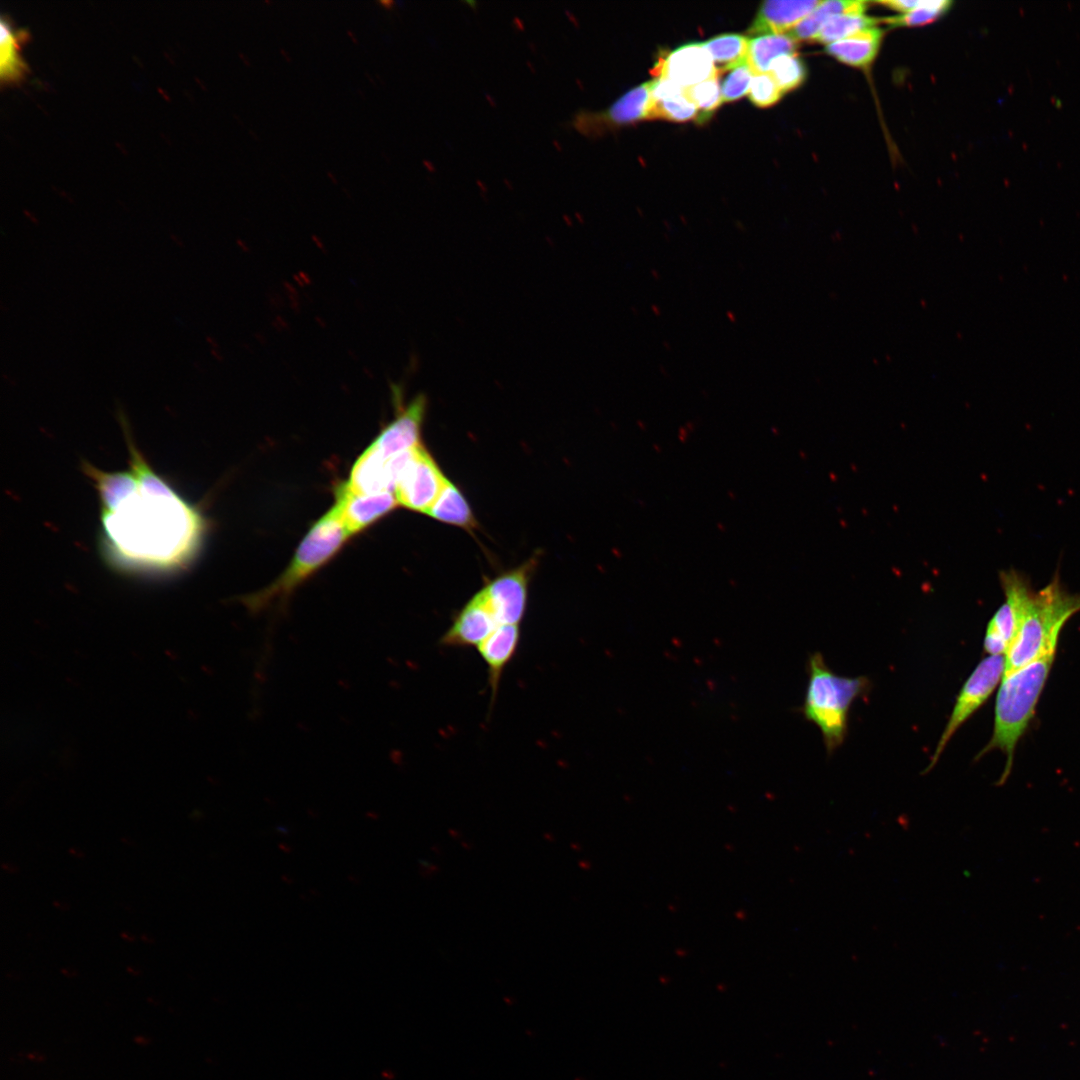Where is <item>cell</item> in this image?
<instances>
[{
	"mask_svg": "<svg viewBox=\"0 0 1080 1080\" xmlns=\"http://www.w3.org/2000/svg\"><path fill=\"white\" fill-rule=\"evenodd\" d=\"M652 108L650 81L629 90L604 111H578L569 125L585 136H598L614 127L650 119Z\"/></svg>",
	"mask_w": 1080,
	"mask_h": 1080,
	"instance_id": "30bf717a",
	"label": "cell"
},
{
	"mask_svg": "<svg viewBox=\"0 0 1080 1080\" xmlns=\"http://www.w3.org/2000/svg\"><path fill=\"white\" fill-rule=\"evenodd\" d=\"M1080 611V593L1064 588L1059 576L1041 590L1026 594L1016 636L1005 654L1004 675L1057 649L1059 635L1066 622Z\"/></svg>",
	"mask_w": 1080,
	"mask_h": 1080,
	"instance_id": "3957f363",
	"label": "cell"
},
{
	"mask_svg": "<svg viewBox=\"0 0 1080 1080\" xmlns=\"http://www.w3.org/2000/svg\"><path fill=\"white\" fill-rule=\"evenodd\" d=\"M685 95L697 106L698 120L701 122L710 118L712 112L723 103L718 76L685 89Z\"/></svg>",
	"mask_w": 1080,
	"mask_h": 1080,
	"instance_id": "484cf974",
	"label": "cell"
},
{
	"mask_svg": "<svg viewBox=\"0 0 1080 1080\" xmlns=\"http://www.w3.org/2000/svg\"><path fill=\"white\" fill-rule=\"evenodd\" d=\"M950 6L951 2L946 0H923V3L919 7L899 16L886 19V21L894 26L924 25L936 20L948 10Z\"/></svg>",
	"mask_w": 1080,
	"mask_h": 1080,
	"instance_id": "83f0119b",
	"label": "cell"
},
{
	"mask_svg": "<svg viewBox=\"0 0 1080 1080\" xmlns=\"http://www.w3.org/2000/svg\"><path fill=\"white\" fill-rule=\"evenodd\" d=\"M448 479L430 454L420 444L396 478L394 492L397 502L417 512L428 513Z\"/></svg>",
	"mask_w": 1080,
	"mask_h": 1080,
	"instance_id": "52a82bcc",
	"label": "cell"
},
{
	"mask_svg": "<svg viewBox=\"0 0 1080 1080\" xmlns=\"http://www.w3.org/2000/svg\"><path fill=\"white\" fill-rule=\"evenodd\" d=\"M768 74L784 94L802 84L806 78V68L796 54H786L772 61Z\"/></svg>",
	"mask_w": 1080,
	"mask_h": 1080,
	"instance_id": "d4e9b609",
	"label": "cell"
},
{
	"mask_svg": "<svg viewBox=\"0 0 1080 1080\" xmlns=\"http://www.w3.org/2000/svg\"><path fill=\"white\" fill-rule=\"evenodd\" d=\"M1056 651L1057 649L1049 650L1036 660L1002 677L995 700L993 733L976 757L978 760L995 749L1006 755L1004 771L997 785H1003L1010 775L1016 746L1034 717Z\"/></svg>",
	"mask_w": 1080,
	"mask_h": 1080,
	"instance_id": "7a4b0ae2",
	"label": "cell"
},
{
	"mask_svg": "<svg viewBox=\"0 0 1080 1080\" xmlns=\"http://www.w3.org/2000/svg\"><path fill=\"white\" fill-rule=\"evenodd\" d=\"M123 424L129 469L103 471L87 461L83 473L100 504V547L114 569L132 574L170 575L187 569L200 552L206 520L158 474Z\"/></svg>",
	"mask_w": 1080,
	"mask_h": 1080,
	"instance_id": "6da1fadb",
	"label": "cell"
},
{
	"mask_svg": "<svg viewBox=\"0 0 1080 1080\" xmlns=\"http://www.w3.org/2000/svg\"><path fill=\"white\" fill-rule=\"evenodd\" d=\"M498 626L499 623L479 591L457 613L440 643L446 647H478Z\"/></svg>",
	"mask_w": 1080,
	"mask_h": 1080,
	"instance_id": "4fadbf2b",
	"label": "cell"
},
{
	"mask_svg": "<svg viewBox=\"0 0 1080 1080\" xmlns=\"http://www.w3.org/2000/svg\"><path fill=\"white\" fill-rule=\"evenodd\" d=\"M392 394L397 408L396 415L369 446L385 459L420 445L421 428L427 409V399L423 394L417 395L407 404H403L399 386H392Z\"/></svg>",
	"mask_w": 1080,
	"mask_h": 1080,
	"instance_id": "9c48e42d",
	"label": "cell"
},
{
	"mask_svg": "<svg viewBox=\"0 0 1080 1080\" xmlns=\"http://www.w3.org/2000/svg\"><path fill=\"white\" fill-rule=\"evenodd\" d=\"M881 39L882 30L873 27L826 45V51L842 63L866 68L875 59Z\"/></svg>",
	"mask_w": 1080,
	"mask_h": 1080,
	"instance_id": "ac0fdd59",
	"label": "cell"
},
{
	"mask_svg": "<svg viewBox=\"0 0 1080 1080\" xmlns=\"http://www.w3.org/2000/svg\"><path fill=\"white\" fill-rule=\"evenodd\" d=\"M655 78L669 79L683 89L718 76L709 51L703 43L681 45L660 57L652 72Z\"/></svg>",
	"mask_w": 1080,
	"mask_h": 1080,
	"instance_id": "7c38bea8",
	"label": "cell"
},
{
	"mask_svg": "<svg viewBox=\"0 0 1080 1080\" xmlns=\"http://www.w3.org/2000/svg\"><path fill=\"white\" fill-rule=\"evenodd\" d=\"M749 99L757 107L776 104L783 93L768 73L755 74L749 90Z\"/></svg>",
	"mask_w": 1080,
	"mask_h": 1080,
	"instance_id": "f546056e",
	"label": "cell"
},
{
	"mask_svg": "<svg viewBox=\"0 0 1080 1080\" xmlns=\"http://www.w3.org/2000/svg\"><path fill=\"white\" fill-rule=\"evenodd\" d=\"M1000 583L1005 601L988 622L983 648L989 655L1005 656L1018 630L1024 598L1032 587L1029 580L1014 569L1001 571Z\"/></svg>",
	"mask_w": 1080,
	"mask_h": 1080,
	"instance_id": "ba28073f",
	"label": "cell"
},
{
	"mask_svg": "<svg viewBox=\"0 0 1080 1080\" xmlns=\"http://www.w3.org/2000/svg\"><path fill=\"white\" fill-rule=\"evenodd\" d=\"M534 560L506 572L480 590L499 625H520L528 600V583Z\"/></svg>",
	"mask_w": 1080,
	"mask_h": 1080,
	"instance_id": "8fae6325",
	"label": "cell"
},
{
	"mask_svg": "<svg viewBox=\"0 0 1080 1080\" xmlns=\"http://www.w3.org/2000/svg\"><path fill=\"white\" fill-rule=\"evenodd\" d=\"M748 42L749 39L744 35L725 33L702 43L711 54L719 74L746 62Z\"/></svg>",
	"mask_w": 1080,
	"mask_h": 1080,
	"instance_id": "603a6c76",
	"label": "cell"
},
{
	"mask_svg": "<svg viewBox=\"0 0 1080 1080\" xmlns=\"http://www.w3.org/2000/svg\"><path fill=\"white\" fill-rule=\"evenodd\" d=\"M427 514L441 522L466 529L475 528L477 525L468 502L449 480Z\"/></svg>",
	"mask_w": 1080,
	"mask_h": 1080,
	"instance_id": "7402d4cb",
	"label": "cell"
},
{
	"mask_svg": "<svg viewBox=\"0 0 1080 1080\" xmlns=\"http://www.w3.org/2000/svg\"><path fill=\"white\" fill-rule=\"evenodd\" d=\"M350 536L333 506L310 528L287 569L271 585L244 599L254 610L285 600L299 585L326 564Z\"/></svg>",
	"mask_w": 1080,
	"mask_h": 1080,
	"instance_id": "5b68a950",
	"label": "cell"
},
{
	"mask_svg": "<svg viewBox=\"0 0 1080 1080\" xmlns=\"http://www.w3.org/2000/svg\"><path fill=\"white\" fill-rule=\"evenodd\" d=\"M922 3H923V0H921V1H917V0H893V1L879 2V4H881V5L887 6V7L891 8V9H894V10L901 11L903 13H906L908 11H911V10L919 7Z\"/></svg>",
	"mask_w": 1080,
	"mask_h": 1080,
	"instance_id": "4dcf8cb0",
	"label": "cell"
},
{
	"mask_svg": "<svg viewBox=\"0 0 1080 1080\" xmlns=\"http://www.w3.org/2000/svg\"><path fill=\"white\" fill-rule=\"evenodd\" d=\"M0 77L2 82L13 83L21 80L27 66L19 50L28 38L23 29L15 30L5 16L0 21Z\"/></svg>",
	"mask_w": 1080,
	"mask_h": 1080,
	"instance_id": "ffe728a7",
	"label": "cell"
},
{
	"mask_svg": "<svg viewBox=\"0 0 1080 1080\" xmlns=\"http://www.w3.org/2000/svg\"><path fill=\"white\" fill-rule=\"evenodd\" d=\"M398 504L396 496L392 492L378 494H358L351 491L345 483L336 489V508L348 533H358L384 515L393 510Z\"/></svg>",
	"mask_w": 1080,
	"mask_h": 1080,
	"instance_id": "5bb4252c",
	"label": "cell"
},
{
	"mask_svg": "<svg viewBox=\"0 0 1080 1080\" xmlns=\"http://www.w3.org/2000/svg\"><path fill=\"white\" fill-rule=\"evenodd\" d=\"M869 687L870 682L865 676L835 674L820 652L809 656L808 684L801 711L807 721L820 729L828 753L843 743L850 707Z\"/></svg>",
	"mask_w": 1080,
	"mask_h": 1080,
	"instance_id": "277c9868",
	"label": "cell"
},
{
	"mask_svg": "<svg viewBox=\"0 0 1080 1080\" xmlns=\"http://www.w3.org/2000/svg\"><path fill=\"white\" fill-rule=\"evenodd\" d=\"M1004 669L1005 656L1003 655H988L978 663L957 695L947 724L923 774L936 765L955 732L987 702L1002 680Z\"/></svg>",
	"mask_w": 1080,
	"mask_h": 1080,
	"instance_id": "8992f818",
	"label": "cell"
},
{
	"mask_svg": "<svg viewBox=\"0 0 1080 1080\" xmlns=\"http://www.w3.org/2000/svg\"><path fill=\"white\" fill-rule=\"evenodd\" d=\"M820 2L819 0L765 1L761 4L749 33L757 36L789 32Z\"/></svg>",
	"mask_w": 1080,
	"mask_h": 1080,
	"instance_id": "2e32d148",
	"label": "cell"
},
{
	"mask_svg": "<svg viewBox=\"0 0 1080 1080\" xmlns=\"http://www.w3.org/2000/svg\"><path fill=\"white\" fill-rule=\"evenodd\" d=\"M521 638L520 625H499L477 650L487 665L491 697L495 698L506 666L515 656Z\"/></svg>",
	"mask_w": 1080,
	"mask_h": 1080,
	"instance_id": "9a60e30c",
	"label": "cell"
},
{
	"mask_svg": "<svg viewBox=\"0 0 1080 1080\" xmlns=\"http://www.w3.org/2000/svg\"><path fill=\"white\" fill-rule=\"evenodd\" d=\"M346 486L358 494H378L394 491L389 459L368 447L354 463Z\"/></svg>",
	"mask_w": 1080,
	"mask_h": 1080,
	"instance_id": "e0dca14e",
	"label": "cell"
},
{
	"mask_svg": "<svg viewBox=\"0 0 1080 1080\" xmlns=\"http://www.w3.org/2000/svg\"><path fill=\"white\" fill-rule=\"evenodd\" d=\"M866 2L853 0H829L820 4L787 35L796 41L814 40L822 27L833 17L846 13H864Z\"/></svg>",
	"mask_w": 1080,
	"mask_h": 1080,
	"instance_id": "d6986e66",
	"label": "cell"
},
{
	"mask_svg": "<svg viewBox=\"0 0 1080 1080\" xmlns=\"http://www.w3.org/2000/svg\"><path fill=\"white\" fill-rule=\"evenodd\" d=\"M697 106L684 94L653 102L650 119H665L674 122H686L698 119Z\"/></svg>",
	"mask_w": 1080,
	"mask_h": 1080,
	"instance_id": "4316f807",
	"label": "cell"
},
{
	"mask_svg": "<svg viewBox=\"0 0 1080 1080\" xmlns=\"http://www.w3.org/2000/svg\"><path fill=\"white\" fill-rule=\"evenodd\" d=\"M878 20L864 13H846L831 18L820 30L814 41L830 44L862 30L876 27Z\"/></svg>",
	"mask_w": 1080,
	"mask_h": 1080,
	"instance_id": "cb8c5ba5",
	"label": "cell"
},
{
	"mask_svg": "<svg viewBox=\"0 0 1080 1080\" xmlns=\"http://www.w3.org/2000/svg\"><path fill=\"white\" fill-rule=\"evenodd\" d=\"M796 49L797 41L787 34L757 35L749 39L746 62L754 74L768 73L773 60Z\"/></svg>",
	"mask_w": 1080,
	"mask_h": 1080,
	"instance_id": "44dd1931",
	"label": "cell"
},
{
	"mask_svg": "<svg viewBox=\"0 0 1080 1080\" xmlns=\"http://www.w3.org/2000/svg\"><path fill=\"white\" fill-rule=\"evenodd\" d=\"M754 75L747 62L730 69L721 83L722 101L733 102L748 94Z\"/></svg>",
	"mask_w": 1080,
	"mask_h": 1080,
	"instance_id": "f1b7e54d",
	"label": "cell"
}]
</instances>
